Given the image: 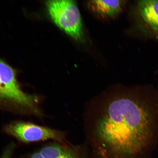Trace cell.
I'll use <instances>...</instances> for the list:
<instances>
[{
  "instance_id": "ba28073f",
  "label": "cell",
  "mask_w": 158,
  "mask_h": 158,
  "mask_svg": "<svg viewBox=\"0 0 158 158\" xmlns=\"http://www.w3.org/2000/svg\"><path fill=\"white\" fill-rule=\"evenodd\" d=\"M15 148L13 144L9 145L6 148L1 158H11Z\"/></svg>"
},
{
  "instance_id": "8992f818",
  "label": "cell",
  "mask_w": 158,
  "mask_h": 158,
  "mask_svg": "<svg viewBox=\"0 0 158 158\" xmlns=\"http://www.w3.org/2000/svg\"><path fill=\"white\" fill-rule=\"evenodd\" d=\"M25 158H87L76 148L62 143H53Z\"/></svg>"
},
{
  "instance_id": "5b68a950",
  "label": "cell",
  "mask_w": 158,
  "mask_h": 158,
  "mask_svg": "<svg viewBox=\"0 0 158 158\" xmlns=\"http://www.w3.org/2000/svg\"><path fill=\"white\" fill-rule=\"evenodd\" d=\"M138 16L144 30L158 38V1H141L137 5Z\"/></svg>"
},
{
  "instance_id": "7a4b0ae2",
  "label": "cell",
  "mask_w": 158,
  "mask_h": 158,
  "mask_svg": "<svg viewBox=\"0 0 158 158\" xmlns=\"http://www.w3.org/2000/svg\"><path fill=\"white\" fill-rule=\"evenodd\" d=\"M45 4L49 15L57 27L75 40L85 42L81 17L75 1L51 0Z\"/></svg>"
},
{
  "instance_id": "3957f363",
  "label": "cell",
  "mask_w": 158,
  "mask_h": 158,
  "mask_svg": "<svg viewBox=\"0 0 158 158\" xmlns=\"http://www.w3.org/2000/svg\"><path fill=\"white\" fill-rule=\"evenodd\" d=\"M5 131L21 141L25 143L52 139L62 142V133L48 127L28 122H18L6 126Z\"/></svg>"
},
{
  "instance_id": "52a82bcc",
  "label": "cell",
  "mask_w": 158,
  "mask_h": 158,
  "mask_svg": "<svg viewBox=\"0 0 158 158\" xmlns=\"http://www.w3.org/2000/svg\"><path fill=\"white\" fill-rule=\"evenodd\" d=\"M91 8L103 16L114 17L120 13L124 4L123 1H91L89 2Z\"/></svg>"
},
{
  "instance_id": "277c9868",
  "label": "cell",
  "mask_w": 158,
  "mask_h": 158,
  "mask_svg": "<svg viewBox=\"0 0 158 158\" xmlns=\"http://www.w3.org/2000/svg\"><path fill=\"white\" fill-rule=\"evenodd\" d=\"M0 80L7 100L24 107H33L36 100L35 98L23 92L18 83L15 70L1 59Z\"/></svg>"
},
{
  "instance_id": "6da1fadb",
  "label": "cell",
  "mask_w": 158,
  "mask_h": 158,
  "mask_svg": "<svg viewBox=\"0 0 158 158\" xmlns=\"http://www.w3.org/2000/svg\"><path fill=\"white\" fill-rule=\"evenodd\" d=\"M96 118L94 137L103 158H134L155 138L158 110L147 98L133 93L110 98Z\"/></svg>"
},
{
  "instance_id": "9c48e42d",
  "label": "cell",
  "mask_w": 158,
  "mask_h": 158,
  "mask_svg": "<svg viewBox=\"0 0 158 158\" xmlns=\"http://www.w3.org/2000/svg\"><path fill=\"white\" fill-rule=\"evenodd\" d=\"M3 99H6V98L3 87L0 80V101Z\"/></svg>"
}]
</instances>
